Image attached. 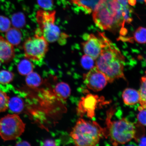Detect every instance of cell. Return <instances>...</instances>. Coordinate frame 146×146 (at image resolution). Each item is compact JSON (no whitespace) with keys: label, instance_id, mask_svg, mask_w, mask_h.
Masks as SVG:
<instances>
[{"label":"cell","instance_id":"cell-3","mask_svg":"<svg viewBox=\"0 0 146 146\" xmlns=\"http://www.w3.org/2000/svg\"><path fill=\"white\" fill-rule=\"evenodd\" d=\"M106 134L104 129L94 121H87L80 118L70 133L76 146H95L100 139Z\"/></svg>","mask_w":146,"mask_h":146},{"label":"cell","instance_id":"cell-5","mask_svg":"<svg viewBox=\"0 0 146 146\" xmlns=\"http://www.w3.org/2000/svg\"><path fill=\"white\" fill-rule=\"evenodd\" d=\"M38 30L49 42H54L62 38H66L65 34H61L59 27L55 25L56 12L54 11H38L36 14Z\"/></svg>","mask_w":146,"mask_h":146},{"label":"cell","instance_id":"cell-15","mask_svg":"<svg viewBox=\"0 0 146 146\" xmlns=\"http://www.w3.org/2000/svg\"><path fill=\"white\" fill-rule=\"evenodd\" d=\"M5 36L9 43L13 45L17 46L21 41V33L19 29L13 27L11 28L6 32Z\"/></svg>","mask_w":146,"mask_h":146},{"label":"cell","instance_id":"cell-23","mask_svg":"<svg viewBox=\"0 0 146 146\" xmlns=\"http://www.w3.org/2000/svg\"><path fill=\"white\" fill-rule=\"evenodd\" d=\"M141 86L139 91L140 94L139 103L142 108L146 109V84L141 80Z\"/></svg>","mask_w":146,"mask_h":146},{"label":"cell","instance_id":"cell-20","mask_svg":"<svg viewBox=\"0 0 146 146\" xmlns=\"http://www.w3.org/2000/svg\"><path fill=\"white\" fill-rule=\"evenodd\" d=\"M134 38L138 43H146V28L142 27H138L134 33Z\"/></svg>","mask_w":146,"mask_h":146},{"label":"cell","instance_id":"cell-7","mask_svg":"<svg viewBox=\"0 0 146 146\" xmlns=\"http://www.w3.org/2000/svg\"><path fill=\"white\" fill-rule=\"evenodd\" d=\"M25 124L17 114H8L0 120V135L5 140H15L24 132Z\"/></svg>","mask_w":146,"mask_h":146},{"label":"cell","instance_id":"cell-25","mask_svg":"<svg viewBox=\"0 0 146 146\" xmlns=\"http://www.w3.org/2000/svg\"><path fill=\"white\" fill-rule=\"evenodd\" d=\"M11 25L10 20L4 16H0V32L4 33L10 29Z\"/></svg>","mask_w":146,"mask_h":146},{"label":"cell","instance_id":"cell-24","mask_svg":"<svg viewBox=\"0 0 146 146\" xmlns=\"http://www.w3.org/2000/svg\"><path fill=\"white\" fill-rule=\"evenodd\" d=\"M94 59L87 55L85 54L82 56L81 59V64L84 68L91 69L94 67Z\"/></svg>","mask_w":146,"mask_h":146},{"label":"cell","instance_id":"cell-28","mask_svg":"<svg viewBox=\"0 0 146 146\" xmlns=\"http://www.w3.org/2000/svg\"><path fill=\"white\" fill-rule=\"evenodd\" d=\"M57 145L56 142L54 140L48 139L44 141L43 143V146H56Z\"/></svg>","mask_w":146,"mask_h":146},{"label":"cell","instance_id":"cell-19","mask_svg":"<svg viewBox=\"0 0 146 146\" xmlns=\"http://www.w3.org/2000/svg\"><path fill=\"white\" fill-rule=\"evenodd\" d=\"M13 26L18 29L24 27L26 23L25 16L22 13L19 12L14 14L11 18Z\"/></svg>","mask_w":146,"mask_h":146},{"label":"cell","instance_id":"cell-11","mask_svg":"<svg viewBox=\"0 0 146 146\" xmlns=\"http://www.w3.org/2000/svg\"><path fill=\"white\" fill-rule=\"evenodd\" d=\"M15 55L13 45L2 36H0V62L8 63L14 59Z\"/></svg>","mask_w":146,"mask_h":146},{"label":"cell","instance_id":"cell-22","mask_svg":"<svg viewBox=\"0 0 146 146\" xmlns=\"http://www.w3.org/2000/svg\"><path fill=\"white\" fill-rule=\"evenodd\" d=\"M9 96L6 92L0 89V112L8 109Z\"/></svg>","mask_w":146,"mask_h":146},{"label":"cell","instance_id":"cell-14","mask_svg":"<svg viewBox=\"0 0 146 146\" xmlns=\"http://www.w3.org/2000/svg\"><path fill=\"white\" fill-rule=\"evenodd\" d=\"M71 3L87 13H90L94 10L99 0H69Z\"/></svg>","mask_w":146,"mask_h":146},{"label":"cell","instance_id":"cell-18","mask_svg":"<svg viewBox=\"0 0 146 146\" xmlns=\"http://www.w3.org/2000/svg\"><path fill=\"white\" fill-rule=\"evenodd\" d=\"M25 81L28 86L32 88H35L41 85L42 80L39 74L32 72L27 75Z\"/></svg>","mask_w":146,"mask_h":146},{"label":"cell","instance_id":"cell-9","mask_svg":"<svg viewBox=\"0 0 146 146\" xmlns=\"http://www.w3.org/2000/svg\"><path fill=\"white\" fill-rule=\"evenodd\" d=\"M98 38L92 34L87 35L86 41L82 43L85 54L96 60L101 53L103 47V40L99 33Z\"/></svg>","mask_w":146,"mask_h":146},{"label":"cell","instance_id":"cell-29","mask_svg":"<svg viewBox=\"0 0 146 146\" xmlns=\"http://www.w3.org/2000/svg\"><path fill=\"white\" fill-rule=\"evenodd\" d=\"M16 146H30V144L28 142L25 141H21L17 142Z\"/></svg>","mask_w":146,"mask_h":146},{"label":"cell","instance_id":"cell-35","mask_svg":"<svg viewBox=\"0 0 146 146\" xmlns=\"http://www.w3.org/2000/svg\"></svg>","mask_w":146,"mask_h":146},{"label":"cell","instance_id":"cell-10","mask_svg":"<svg viewBox=\"0 0 146 146\" xmlns=\"http://www.w3.org/2000/svg\"><path fill=\"white\" fill-rule=\"evenodd\" d=\"M97 96L89 94L82 98L78 106V112L80 113H86L89 117L94 116L95 110L98 104Z\"/></svg>","mask_w":146,"mask_h":146},{"label":"cell","instance_id":"cell-33","mask_svg":"<svg viewBox=\"0 0 146 146\" xmlns=\"http://www.w3.org/2000/svg\"><path fill=\"white\" fill-rule=\"evenodd\" d=\"M138 1H144L146 3V0H138Z\"/></svg>","mask_w":146,"mask_h":146},{"label":"cell","instance_id":"cell-2","mask_svg":"<svg viewBox=\"0 0 146 146\" xmlns=\"http://www.w3.org/2000/svg\"><path fill=\"white\" fill-rule=\"evenodd\" d=\"M103 43L101 53L97 58L96 67L105 75L108 81L123 78L125 59L121 52L103 33H100Z\"/></svg>","mask_w":146,"mask_h":146},{"label":"cell","instance_id":"cell-21","mask_svg":"<svg viewBox=\"0 0 146 146\" xmlns=\"http://www.w3.org/2000/svg\"><path fill=\"white\" fill-rule=\"evenodd\" d=\"M13 73L6 70L0 71V84L5 85L8 84L13 79Z\"/></svg>","mask_w":146,"mask_h":146},{"label":"cell","instance_id":"cell-16","mask_svg":"<svg viewBox=\"0 0 146 146\" xmlns=\"http://www.w3.org/2000/svg\"><path fill=\"white\" fill-rule=\"evenodd\" d=\"M55 94L59 98L66 99L70 95L71 89L68 84L64 82H60L56 85L54 90Z\"/></svg>","mask_w":146,"mask_h":146},{"label":"cell","instance_id":"cell-30","mask_svg":"<svg viewBox=\"0 0 146 146\" xmlns=\"http://www.w3.org/2000/svg\"><path fill=\"white\" fill-rule=\"evenodd\" d=\"M140 145L146 146V138H142L140 139L139 142Z\"/></svg>","mask_w":146,"mask_h":146},{"label":"cell","instance_id":"cell-17","mask_svg":"<svg viewBox=\"0 0 146 146\" xmlns=\"http://www.w3.org/2000/svg\"><path fill=\"white\" fill-rule=\"evenodd\" d=\"M34 65L28 59H23L20 62L17 66L19 74L22 76H27L33 72Z\"/></svg>","mask_w":146,"mask_h":146},{"label":"cell","instance_id":"cell-27","mask_svg":"<svg viewBox=\"0 0 146 146\" xmlns=\"http://www.w3.org/2000/svg\"><path fill=\"white\" fill-rule=\"evenodd\" d=\"M138 110L139 111L137 115L138 121L141 125L146 126V109L140 106L138 108Z\"/></svg>","mask_w":146,"mask_h":146},{"label":"cell","instance_id":"cell-6","mask_svg":"<svg viewBox=\"0 0 146 146\" xmlns=\"http://www.w3.org/2000/svg\"><path fill=\"white\" fill-rule=\"evenodd\" d=\"M48 43L38 30L34 36L27 39L24 43L25 58L33 61H40L48 50Z\"/></svg>","mask_w":146,"mask_h":146},{"label":"cell","instance_id":"cell-4","mask_svg":"<svg viewBox=\"0 0 146 146\" xmlns=\"http://www.w3.org/2000/svg\"><path fill=\"white\" fill-rule=\"evenodd\" d=\"M111 114L110 112L108 116L107 123L108 134L113 145L125 144L135 138V127L133 123L125 118L111 121Z\"/></svg>","mask_w":146,"mask_h":146},{"label":"cell","instance_id":"cell-26","mask_svg":"<svg viewBox=\"0 0 146 146\" xmlns=\"http://www.w3.org/2000/svg\"><path fill=\"white\" fill-rule=\"evenodd\" d=\"M38 5L44 10H49L53 6V0H37Z\"/></svg>","mask_w":146,"mask_h":146},{"label":"cell","instance_id":"cell-13","mask_svg":"<svg viewBox=\"0 0 146 146\" xmlns=\"http://www.w3.org/2000/svg\"><path fill=\"white\" fill-rule=\"evenodd\" d=\"M122 97L124 103L127 105H133L139 103V91L134 89H125L122 94Z\"/></svg>","mask_w":146,"mask_h":146},{"label":"cell","instance_id":"cell-31","mask_svg":"<svg viewBox=\"0 0 146 146\" xmlns=\"http://www.w3.org/2000/svg\"><path fill=\"white\" fill-rule=\"evenodd\" d=\"M128 3L129 5H134L135 4L136 0H128Z\"/></svg>","mask_w":146,"mask_h":146},{"label":"cell","instance_id":"cell-12","mask_svg":"<svg viewBox=\"0 0 146 146\" xmlns=\"http://www.w3.org/2000/svg\"><path fill=\"white\" fill-rule=\"evenodd\" d=\"M8 107L9 110L14 114H19L25 109V102L23 98L18 96H9Z\"/></svg>","mask_w":146,"mask_h":146},{"label":"cell","instance_id":"cell-32","mask_svg":"<svg viewBox=\"0 0 146 146\" xmlns=\"http://www.w3.org/2000/svg\"><path fill=\"white\" fill-rule=\"evenodd\" d=\"M141 80L145 82L146 84V72L145 76L141 78Z\"/></svg>","mask_w":146,"mask_h":146},{"label":"cell","instance_id":"cell-34","mask_svg":"<svg viewBox=\"0 0 146 146\" xmlns=\"http://www.w3.org/2000/svg\"><path fill=\"white\" fill-rule=\"evenodd\" d=\"M1 66V62H0V67Z\"/></svg>","mask_w":146,"mask_h":146},{"label":"cell","instance_id":"cell-1","mask_svg":"<svg viewBox=\"0 0 146 146\" xmlns=\"http://www.w3.org/2000/svg\"><path fill=\"white\" fill-rule=\"evenodd\" d=\"M132 11L118 0H99L93 11V20L101 30L114 31L123 27L125 22L132 21Z\"/></svg>","mask_w":146,"mask_h":146},{"label":"cell","instance_id":"cell-8","mask_svg":"<svg viewBox=\"0 0 146 146\" xmlns=\"http://www.w3.org/2000/svg\"><path fill=\"white\" fill-rule=\"evenodd\" d=\"M83 79L87 87L96 92L104 89L108 82L105 75L95 66L84 75Z\"/></svg>","mask_w":146,"mask_h":146}]
</instances>
